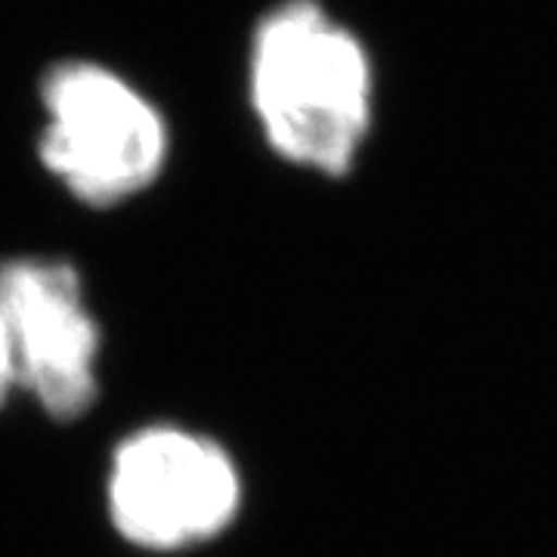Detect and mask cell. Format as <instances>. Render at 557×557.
Segmentation results:
<instances>
[{
	"mask_svg": "<svg viewBox=\"0 0 557 557\" xmlns=\"http://www.w3.org/2000/svg\"><path fill=\"white\" fill-rule=\"evenodd\" d=\"M47 124L40 161L75 199L115 205L143 193L168 159V124L159 106L115 69L60 60L40 78Z\"/></svg>",
	"mask_w": 557,
	"mask_h": 557,
	"instance_id": "2",
	"label": "cell"
},
{
	"mask_svg": "<svg viewBox=\"0 0 557 557\" xmlns=\"http://www.w3.org/2000/svg\"><path fill=\"white\" fill-rule=\"evenodd\" d=\"M248 100L276 156L341 177L372 131V62L319 0H278L251 32Z\"/></svg>",
	"mask_w": 557,
	"mask_h": 557,
	"instance_id": "1",
	"label": "cell"
},
{
	"mask_svg": "<svg viewBox=\"0 0 557 557\" xmlns=\"http://www.w3.org/2000/svg\"><path fill=\"white\" fill-rule=\"evenodd\" d=\"M20 384V362H16V350H13V338L7 329V319L0 313V406L7 403L10 391Z\"/></svg>",
	"mask_w": 557,
	"mask_h": 557,
	"instance_id": "5",
	"label": "cell"
},
{
	"mask_svg": "<svg viewBox=\"0 0 557 557\" xmlns=\"http://www.w3.org/2000/svg\"><path fill=\"white\" fill-rule=\"evenodd\" d=\"M0 313L7 319L20 384L53 418H78L97 397V322L81 298L78 273L62 260H10L0 267Z\"/></svg>",
	"mask_w": 557,
	"mask_h": 557,
	"instance_id": "4",
	"label": "cell"
},
{
	"mask_svg": "<svg viewBox=\"0 0 557 557\" xmlns=\"http://www.w3.org/2000/svg\"><path fill=\"white\" fill-rule=\"evenodd\" d=\"M239 502L233 458L180 428H146L124 440L112 461V520L134 545L180 548L218 536Z\"/></svg>",
	"mask_w": 557,
	"mask_h": 557,
	"instance_id": "3",
	"label": "cell"
}]
</instances>
